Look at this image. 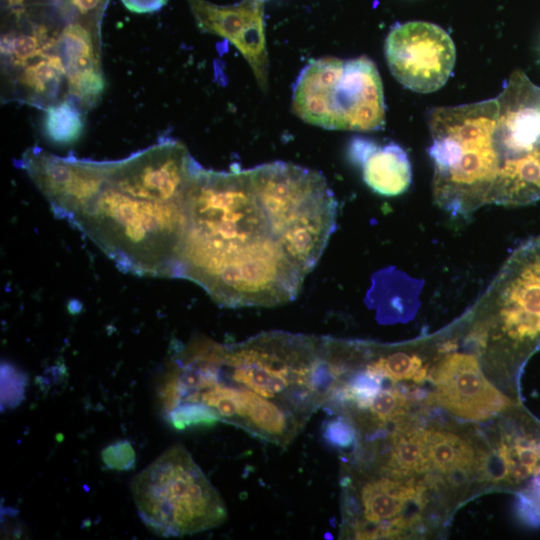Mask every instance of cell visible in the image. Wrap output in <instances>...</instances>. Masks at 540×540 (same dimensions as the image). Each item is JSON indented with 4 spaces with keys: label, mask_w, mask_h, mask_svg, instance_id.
Masks as SVG:
<instances>
[{
    "label": "cell",
    "mask_w": 540,
    "mask_h": 540,
    "mask_svg": "<svg viewBox=\"0 0 540 540\" xmlns=\"http://www.w3.org/2000/svg\"><path fill=\"white\" fill-rule=\"evenodd\" d=\"M199 166L171 139L116 161L70 158L50 206L123 271L177 278Z\"/></svg>",
    "instance_id": "6da1fadb"
},
{
    "label": "cell",
    "mask_w": 540,
    "mask_h": 540,
    "mask_svg": "<svg viewBox=\"0 0 540 540\" xmlns=\"http://www.w3.org/2000/svg\"><path fill=\"white\" fill-rule=\"evenodd\" d=\"M305 275L286 254L249 171L197 169L177 278L201 286L221 306L272 307L294 300Z\"/></svg>",
    "instance_id": "7a4b0ae2"
},
{
    "label": "cell",
    "mask_w": 540,
    "mask_h": 540,
    "mask_svg": "<svg viewBox=\"0 0 540 540\" xmlns=\"http://www.w3.org/2000/svg\"><path fill=\"white\" fill-rule=\"evenodd\" d=\"M172 358L177 392L207 384L250 390L304 426L340 379L324 336L272 331L234 344L201 338L181 346Z\"/></svg>",
    "instance_id": "3957f363"
},
{
    "label": "cell",
    "mask_w": 540,
    "mask_h": 540,
    "mask_svg": "<svg viewBox=\"0 0 540 540\" xmlns=\"http://www.w3.org/2000/svg\"><path fill=\"white\" fill-rule=\"evenodd\" d=\"M497 101L436 107L428 113L435 204L454 217H465L492 204L495 168L490 148Z\"/></svg>",
    "instance_id": "277c9868"
},
{
    "label": "cell",
    "mask_w": 540,
    "mask_h": 540,
    "mask_svg": "<svg viewBox=\"0 0 540 540\" xmlns=\"http://www.w3.org/2000/svg\"><path fill=\"white\" fill-rule=\"evenodd\" d=\"M248 171L286 254L307 276L336 229L337 201L331 188L319 172L283 161Z\"/></svg>",
    "instance_id": "5b68a950"
},
{
    "label": "cell",
    "mask_w": 540,
    "mask_h": 540,
    "mask_svg": "<svg viewBox=\"0 0 540 540\" xmlns=\"http://www.w3.org/2000/svg\"><path fill=\"white\" fill-rule=\"evenodd\" d=\"M131 491L142 522L163 537L200 533L227 519L219 492L180 443L137 474Z\"/></svg>",
    "instance_id": "8992f818"
},
{
    "label": "cell",
    "mask_w": 540,
    "mask_h": 540,
    "mask_svg": "<svg viewBox=\"0 0 540 540\" xmlns=\"http://www.w3.org/2000/svg\"><path fill=\"white\" fill-rule=\"evenodd\" d=\"M292 111L329 130L375 131L385 124L383 86L367 56L311 60L293 87Z\"/></svg>",
    "instance_id": "52a82bcc"
},
{
    "label": "cell",
    "mask_w": 540,
    "mask_h": 540,
    "mask_svg": "<svg viewBox=\"0 0 540 540\" xmlns=\"http://www.w3.org/2000/svg\"><path fill=\"white\" fill-rule=\"evenodd\" d=\"M490 148L495 165L492 204L523 206L540 200V87L522 70L504 83Z\"/></svg>",
    "instance_id": "ba28073f"
},
{
    "label": "cell",
    "mask_w": 540,
    "mask_h": 540,
    "mask_svg": "<svg viewBox=\"0 0 540 540\" xmlns=\"http://www.w3.org/2000/svg\"><path fill=\"white\" fill-rule=\"evenodd\" d=\"M475 312L481 315L472 327L485 340L496 329L515 342L540 337V236L526 241L509 256Z\"/></svg>",
    "instance_id": "9c48e42d"
},
{
    "label": "cell",
    "mask_w": 540,
    "mask_h": 540,
    "mask_svg": "<svg viewBox=\"0 0 540 540\" xmlns=\"http://www.w3.org/2000/svg\"><path fill=\"white\" fill-rule=\"evenodd\" d=\"M384 53L392 75L404 87L419 93L440 89L456 59L455 45L440 26L410 21L392 28Z\"/></svg>",
    "instance_id": "30bf717a"
},
{
    "label": "cell",
    "mask_w": 540,
    "mask_h": 540,
    "mask_svg": "<svg viewBox=\"0 0 540 540\" xmlns=\"http://www.w3.org/2000/svg\"><path fill=\"white\" fill-rule=\"evenodd\" d=\"M429 402L466 420L482 421L509 408L508 397L484 376L475 355L448 352L431 372Z\"/></svg>",
    "instance_id": "8fae6325"
},
{
    "label": "cell",
    "mask_w": 540,
    "mask_h": 540,
    "mask_svg": "<svg viewBox=\"0 0 540 540\" xmlns=\"http://www.w3.org/2000/svg\"><path fill=\"white\" fill-rule=\"evenodd\" d=\"M188 3L197 27L231 42L249 63L258 85L266 92L268 52L263 18L265 0H242L228 6L206 0H188Z\"/></svg>",
    "instance_id": "7c38bea8"
},
{
    "label": "cell",
    "mask_w": 540,
    "mask_h": 540,
    "mask_svg": "<svg viewBox=\"0 0 540 540\" xmlns=\"http://www.w3.org/2000/svg\"><path fill=\"white\" fill-rule=\"evenodd\" d=\"M92 28L71 22L59 31L53 47L65 67L69 100L82 111L94 107L105 89L100 43Z\"/></svg>",
    "instance_id": "4fadbf2b"
},
{
    "label": "cell",
    "mask_w": 540,
    "mask_h": 540,
    "mask_svg": "<svg viewBox=\"0 0 540 540\" xmlns=\"http://www.w3.org/2000/svg\"><path fill=\"white\" fill-rule=\"evenodd\" d=\"M424 491L421 484L387 476L367 481L360 490L361 507L356 508L361 510L362 519L350 524L353 536L357 539L381 538L388 523L397 517H405L409 504L424 503Z\"/></svg>",
    "instance_id": "5bb4252c"
},
{
    "label": "cell",
    "mask_w": 540,
    "mask_h": 540,
    "mask_svg": "<svg viewBox=\"0 0 540 540\" xmlns=\"http://www.w3.org/2000/svg\"><path fill=\"white\" fill-rule=\"evenodd\" d=\"M352 163L362 171L364 182L374 192L393 197L404 193L412 182V168L406 151L394 142L378 145L354 137L348 147Z\"/></svg>",
    "instance_id": "9a60e30c"
},
{
    "label": "cell",
    "mask_w": 540,
    "mask_h": 540,
    "mask_svg": "<svg viewBox=\"0 0 540 540\" xmlns=\"http://www.w3.org/2000/svg\"><path fill=\"white\" fill-rule=\"evenodd\" d=\"M390 434V452L382 466L383 474L394 479H403L421 474L430 469L427 457L424 429L413 427L403 420Z\"/></svg>",
    "instance_id": "2e32d148"
},
{
    "label": "cell",
    "mask_w": 540,
    "mask_h": 540,
    "mask_svg": "<svg viewBox=\"0 0 540 540\" xmlns=\"http://www.w3.org/2000/svg\"><path fill=\"white\" fill-rule=\"evenodd\" d=\"M424 442L430 465L441 473H467L477 464L472 446L456 433L431 427Z\"/></svg>",
    "instance_id": "e0dca14e"
},
{
    "label": "cell",
    "mask_w": 540,
    "mask_h": 540,
    "mask_svg": "<svg viewBox=\"0 0 540 540\" xmlns=\"http://www.w3.org/2000/svg\"><path fill=\"white\" fill-rule=\"evenodd\" d=\"M43 130L48 140L59 145L77 141L84 130L82 110L71 100L65 99L47 107Z\"/></svg>",
    "instance_id": "ac0fdd59"
},
{
    "label": "cell",
    "mask_w": 540,
    "mask_h": 540,
    "mask_svg": "<svg viewBox=\"0 0 540 540\" xmlns=\"http://www.w3.org/2000/svg\"><path fill=\"white\" fill-rule=\"evenodd\" d=\"M365 350L369 360L365 368L390 380L393 384L405 380L421 384L428 377L427 367L423 365V360L416 354L399 350L386 352L374 359H369L367 348Z\"/></svg>",
    "instance_id": "d6986e66"
},
{
    "label": "cell",
    "mask_w": 540,
    "mask_h": 540,
    "mask_svg": "<svg viewBox=\"0 0 540 540\" xmlns=\"http://www.w3.org/2000/svg\"><path fill=\"white\" fill-rule=\"evenodd\" d=\"M409 408L407 396L393 386L382 388L372 400L369 410L371 420L376 424L398 423L403 420Z\"/></svg>",
    "instance_id": "ffe728a7"
},
{
    "label": "cell",
    "mask_w": 540,
    "mask_h": 540,
    "mask_svg": "<svg viewBox=\"0 0 540 540\" xmlns=\"http://www.w3.org/2000/svg\"><path fill=\"white\" fill-rule=\"evenodd\" d=\"M28 376L14 365L1 364V411L18 407L25 399Z\"/></svg>",
    "instance_id": "44dd1931"
},
{
    "label": "cell",
    "mask_w": 540,
    "mask_h": 540,
    "mask_svg": "<svg viewBox=\"0 0 540 540\" xmlns=\"http://www.w3.org/2000/svg\"><path fill=\"white\" fill-rule=\"evenodd\" d=\"M322 438L334 449L346 450L357 445V430L352 420L345 415L334 416L322 425Z\"/></svg>",
    "instance_id": "7402d4cb"
},
{
    "label": "cell",
    "mask_w": 540,
    "mask_h": 540,
    "mask_svg": "<svg viewBox=\"0 0 540 540\" xmlns=\"http://www.w3.org/2000/svg\"><path fill=\"white\" fill-rule=\"evenodd\" d=\"M101 457L110 469L128 471L135 466V451L127 440H119L108 445L102 450Z\"/></svg>",
    "instance_id": "603a6c76"
},
{
    "label": "cell",
    "mask_w": 540,
    "mask_h": 540,
    "mask_svg": "<svg viewBox=\"0 0 540 540\" xmlns=\"http://www.w3.org/2000/svg\"><path fill=\"white\" fill-rule=\"evenodd\" d=\"M514 510L524 525L530 528L540 527V497L534 491L517 493Z\"/></svg>",
    "instance_id": "cb8c5ba5"
},
{
    "label": "cell",
    "mask_w": 540,
    "mask_h": 540,
    "mask_svg": "<svg viewBox=\"0 0 540 540\" xmlns=\"http://www.w3.org/2000/svg\"><path fill=\"white\" fill-rule=\"evenodd\" d=\"M509 445L515 458L528 466L534 475L540 472V441L519 437Z\"/></svg>",
    "instance_id": "d4e9b609"
},
{
    "label": "cell",
    "mask_w": 540,
    "mask_h": 540,
    "mask_svg": "<svg viewBox=\"0 0 540 540\" xmlns=\"http://www.w3.org/2000/svg\"><path fill=\"white\" fill-rule=\"evenodd\" d=\"M123 5L134 13H153L166 5L168 0H121Z\"/></svg>",
    "instance_id": "484cf974"
},
{
    "label": "cell",
    "mask_w": 540,
    "mask_h": 540,
    "mask_svg": "<svg viewBox=\"0 0 540 540\" xmlns=\"http://www.w3.org/2000/svg\"><path fill=\"white\" fill-rule=\"evenodd\" d=\"M103 0H70L77 11L82 15H88L95 12L101 5Z\"/></svg>",
    "instance_id": "4316f807"
},
{
    "label": "cell",
    "mask_w": 540,
    "mask_h": 540,
    "mask_svg": "<svg viewBox=\"0 0 540 540\" xmlns=\"http://www.w3.org/2000/svg\"><path fill=\"white\" fill-rule=\"evenodd\" d=\"M532 491H534L540 497V472L535 474L531 482Z\"/></svg>",
    "instance_id": "83f0119b"
},
{
    "label": "cell",
    "mask_w": 540,
    "mask_h": 540,
    "mask_svg": "<svg viewBox=\"0 0 540 540\" xmlns=\"http://www.w3.org/2000/svg\"><path fill=\"white\" fill-rule=\"evenodd\" d=\"M25 0H5L7 6L18 9L24 5Z\"/></svg>",
    "instance_id": "f1b7e54d"
}]
</instances>
